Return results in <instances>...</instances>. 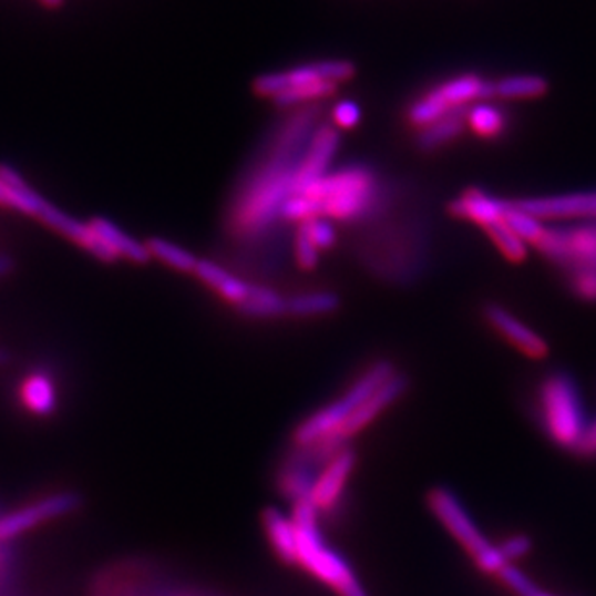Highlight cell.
<instances>
[{
    "mask_svg": "<svg viewBox=\"0 0 596 596\" xmlns=\"http://www.w3.org/2000/svg\"><path fill=\"white\" fill-rule=\"evenodd\" d=\"M319 106L299 109L276 132L269 157L247 176L232 207V230L242 238H255L273 226L280 218L284 203L296 194V172L319 127Z\"/></svg>",
    "mask_w": 596,
    "mask_h": 596,
    "instance_id": "obj_1",
    "label": "cell"
},
{
    "mask_svg": "<svg viewBox=\"0 0 596 596\" xmlns=\"http://www.w3.org/2000/svg\"><path fill=\"white\" fill-rule=\"evenodd\" d=\"M317 205L319 217L342 223H359L382 215L390 192L379 174L366 164H350L301 189Z\"/></svg>",
    "mask_w": 596,
    "mask_h": 596,
    "instance_id": "obj_2",
    "label": "cell"
},
{
    "mask_svg": "<svg viewBox=\"0 0 596 596\" xmlns=\"http://www.w3.org/2000/svg\"><path fill=\"white\" fill-rule=\"evenodd\" d=\"M291 522L298 533V566L340 596H369L350 564L325 543L319 530V510L314 500L294 502Z\"/></svg>",
    "mask_w": 596,
    "mask_h": 596,
    "instance_id": "obj_3",
    "label": "cell"
},
{
    "mask_svg": "<svg viewBox=\"0 0 596 596\" xmlns=\"http://www.w3.org/2000/svg\"><path fill=\"white\" fill-rule=\"evenodd\" d=\"M538 419L556 446L577 452L593 421L587 418L582 390L566 371L544 377L538 388Z\"/></svg>",
    "mask_w": 596,
    "mask_h": 596,
    "instance_id": "obj_4",
    "label": "cell"
},
{
    "mask_svg": "<svg viewBox=\"0 0 596 596\" xmlns=\"http://www.w3.org/2000/svg\"><path fill=\"white\" fill-rule=\"evenodd\" d=\"M395 373L398 371L392 361L388 359L374 361L373 366L369 367L336 402L328 403L321 410L315 411L314 415H309L304 423H299L298 429L291 434L294 448L311 446L325 436L335 434L351 418V413Z\"/></svg>",
    "mask_w": 596,
    "mask_h": 596,
    "instance_id": "obj_5",
    "label": "cell"
},
{
    "mask_svg": "<svg viewBox=\"0 0 596 596\" xmlns=\"http://www.w3.org/2000/svg\"><path fill=\"white\" fill-rule=\"evenodd\" d=\"M431 512L436 515L452 537L467 551L475 566L486 575H499L502 567L507 566L506 559L500 554L496 544L489 543L485 533L479 530L477 523L465 510L462 500L448 486H434L427 496Z\"/></svg>",
    "mask_w": 596,
    "mask_h": 596,
    "instance_id": "obj_6",
    "label": "cell"
},
{
    "mask_svg": "<svg viewBox=\"0 0 596 596\" xmlns=\"http://www.w3.org/2000/svg\"><path fill=\"white\" fill-rule=\"evenodd\" d=\"M485 99H492V80L473 72L452 75L413 99L405 109V120L418 132L446 114L467 111Z\"/></svg>",
    "mask_w": 596,
    "mask_h": 596,
    "instance_id": "obj_7",
    "label": "cell"
},
{
    "mask_svg": "<svg viewBox=\"0 0 596 596\" xmlns=\"http://www.w3.org/2000/svg\"><path fill=\"white\" fill-rule=\"evenodd\" d=\"M538 251L562 269H596V223L548 226Z\"/></svg>",
    "mask_w": 596,
    "mask_h": 596,
    "instance_id": "obj_8",
    "label": "cell"
},
{
    "mask_svg": "<svg viewBox=\"0 0 596 596\" xmlns=\"http://www.w3.org/2000/svg\"><path fill=\"white\" fill-rule=\"evenodd\" d=\"M356 75V66L350 60L332 59L319 60L304 66L290 68L284 72L259 75L254 83V90L261 97L275 99L282 91L298 85H314V83H332L340 85L350 82Z\"/></svg>",
    "mask_w": 596,
    "mask_h": 596,
    "instance_id": "obj_9",
    "label": "cell"
},
{
    "mask_svg": "<svg viewBox=\"0 0 596 596\" xmlns=\"http://www.w3.org/2000/svg\"><path fill=\"white\" fill-rule=\"evenodd\" d=\"M20 213L31 215V217H38L47 226H51V228L60 232V234H64L72 242H78V246H82L85 251L95 255L99 261L114 263L119 259V255L114 254L111 247L106 246L105 242L99 238L90 224L70 217L68 213L60 210L59 207H54L53 203L47 202L45 197H41L31 187L23 194L22 209H20Z\"/></svg>",
    "mask_w": 596,
    "mask_h": 596,
    "instance_id": "obj_10",
    "label": "cell"
},
{
    "mask_svg": "<svg viewBox=\"0 0 596 596\" xmlns=\"http://www.w3.org/2000/svg\"><path fill=\"white\" fill-rule=\"evenodd\" d=\"M82 504V500L74 492H59L45 499L35 500L28 506L14 510L0 517V543L18 538L28 531L35 530L41 523L53 522L59 517L72 514Z\"/></svg>",
    "mask_w": 596,
    "mask_h": 596,
    "instance_id": "obj_11",
    "label": "cell"
},
{
    "mask_svg": "<svg viewBox=\"0 0 596 596\" xmlns=\"http://www.w3.org/2000/svg\"><path fill=\"white\" fill-rule=\"evenodd\" d=\"M517 207L531 213L533 217L548 220H569V223H596V189L567 192V194L535 195L514 199Z\"/></svg>",
    "mask_w": 596,
    "mask_h": 596,
    "instance_id": "obj_12",
    "label": "cell"
},
{
    "mask_svg": "<svg viewBox=\"0 0 596 596\" xmlns=\"http://www.w3.org/2000/svg\"><path fill=\"white\" fill-rule=\"evenodd\" d=\"M410 390V379L402 373H395L390 377V379L382 384V387L374 392L369 400L361 403L358 410L351 413V418L343 423L335 434V439L340 440L342 444H348L350 446V440L353 436H358L361 431H366L367 427L373 423L374 419L382 415L384 411L392 405V403L398 402L405 392ZM327 439V436H325Z\"/></svg>",
    "mask_w": 596,
    "mask_h": 596,
    "instance_id": "obj_13",
    "label": "cell"
},
{
    "mask_svg": "<svg viewBox=\"0 0 596 596\" xmlns=\"http://www.w3.org/2000/svg\"><path fill=\"white\" fill-rule=\"evenodd\" d=\"M483 317L504 340L522 351L523 356L531 359H544L551 351V346L543 336L537 335L533 328L512 314L507 307L496 301H489L483 307Z\"/></svg>",
    "mask_w": 596,
    "mask_h": 596,
    "instance_id": "obj_14",
    "label": "cell"
},
{
    "mask_svg": "<svg viewBox=\"0 0 596 596\" xmlns=\"http://www.w3.org/2000/svg\"><path fill=\"white\" fill-rule=\"evenodd\" d=\"M340 150V134L332 124H321L315 130L311 142L307 145L304 157L296 172V194L327 176L335 163L336 153Z\"/></svg>",
    "mask_w": 596,
    "mask_h": 596,
    "instance_id": "obj_15",
    "label": "cell"
},
{
    "mask_svg": "<svg viewBox=\"0 0 596 596\" xmlns=\"http://www.w3.org/2000/svg\"><path fill=\"white\" fill-rule=\"evenodd\" d=\"M356 462H358V455L348 446L321 471L311 492V500L319 510V514H330L338 507L351 473L356 470Z\"/></svg>",
    "mask_w": 596,
    "mask_h": 596,
    "instance_id": "obj_16",
    "label": "cell"
},
{
    "mask_svg": "<svg viewBox=\"0 0 596 596\" xmlns=\"http://www.w3.org/2000/svg\"><path fill=\"white\" fill-rule=\"evenodd\" d=\"M507 207L510 199H502L481 187H470L455 195L450 203V213L455 218H462L465 223L475 224L481 230H485L486 226L506 218Z\"/></svg>",
    "mask_w": 596,
    "mask_h": 596,
    "instance_id": "obj_17",
    "label": "cell"
},
{
    "mask_svg": "<svg viewBox=\"0 0 596 596\" xmlns=\"http://www.w3.org/2000/svg\"><path fill=\"white\" fill-rule=\"evenodd\" d=\"M263 530L276 558L286 566H298V533L291 517L275 507H267L263 512Z\"/></svg>",
    "mask_w": 596,
    "mask_h": 596,
    "instance_id": "obj_18",
    "label": "cell"
},
{
    "mask_svg": "<svg viewBox=\"0 0 596 596\" xmlns=\"http://www.w3.org/2000/svg\"><path fill=\"white\" fill-rule=\"evenodd\" d=\"M23 410L33 418H49L59 408V390L51 374L43 371L28 374L18 390Z\"/></svg>",
    "mask_w": 596,
    "mask_h": 596,
    "instance_id": "obj_19",
    "label": "cell"
},
{
    "mask_svg": "<svg viewBox=\"0 0 596 596\" xmlns=\"http://www.w3.org/2000/svg\"><path fill=\"white\" fill-rule=\"evenodd\" d=\"M195 275L199 276L203 282L210 286L213 290L218 291L226 301H230L232 306H236V309L242 304H246V299L254 290V284L242 280L209 259H199Z\"/></svg>",
    "mask_w": 596,
    "mask_h": 596,
    "instance_id": "obj_20",
    "label": "cell"
},
{
    "mask_svg": "<svg viewBox=\"0 0 596 596\" xmlns=\"http://www.w3.org/2000/svg\"><path fill=\"white\" fill-rule=\"evenodd\" d=\"M465 111L452 112L429 126L421 127L415 134V147L421 153H436L458 142L465 132Z\"/></svg>",
    "mask_w": 596,
    "mask_h": 596,
    "instance_id": "obj_21",
    "label": "cell"
},
{
    "mask_svg": "<svg viewBox=\"0 0 596 596\" xmlns=\"http://www.w3.org/2000/svg\"><path fill=\"white\" fill-rule=\"evenodd\" d=\"M465 124L477 137L492 142V140H500L507 134L510 116H507L506 109L500 103L492 101V99H485L465 111Z\"/></svg>",
    "mask_w": 596,
    "mask_h": 596,
    "instance_id": "obj_22",
    "label": "cell"
},
{
    "mask_svg": "<svg viewBox=\"0 0 596 596\" xmlns=\"http://www.w3.org/2000/svg\"><path fill=\"white\" fill-rule=\"evenodd\" d=\"M548 90V80L538 74H510L492 80V99L499 101H533L544 97Z\"/></svg>",
    "mask_w": 596,
    "mask_h": 596,
    "instance_id": "obj_23",
    "label": "cell"
},
{
    "mask_svg": "<svg viewBox=\"0 0 596 596\" xmlns=\"http://www.w3.org/2000/svg\"><path fill=\"white\" fill-rule=\"evenodd\" d=\"M90 226L119 257H126L127 261L137 263V265H145L150 261L151 254L147 246L132 238L126 232L120 230L119 226L111 220L101 217L93 218Z\"/></svg>",
    "mask_w": 596,
    "mask_h": 596,
    "instance_id": "obj_24",
    "label": "cell"
},
{
    "mask_svg": "<svg viewBox=\"0 0 596 596\" xmlns=\"http://www.w3.org/2000/svg\"><path fill=\"white\" fill-rule=\"evenodd\" d=\"M238 311L249 319H276L288 315V299L282 298L278 291L254 284V290L246 304L238 307Z\"/></svg>",
    "mask_w": 596,
    "mask_h": 596,
    "instance_id": "obj_25",
    "label": "cell"
},
{
    "mask_svg": "<svg viewBox=\"0 0 596 596\" xmlns=\"http://www.w3.org/2000/svg\"><path fill=\"white\" fill-rule=\"evenodd\" d=\"M340 309V298L335 291H307L288 298V315L294 317H327Z\"/></svg>",
    "mask_w": 596,
    "mask_h": 596,
    "instance_id": "obj_26",
    "label": "cell"
},
{
    "mask_svg": "<svg viewBox=\"0 0 596 596\" xmlns=\"http://www.w3.org/2000/svg\"><path fill=\"white\" fill-rule=\"evenodd\" d=\"M504 220L523 242L530 244V247L541 246V242H543L546 232H548V226H551V224L544 223L541 218L533 217L531 213L523 210L522 207H517L514 199H510V207H507Z\"/></svg>",
    "mask_w": 596,
    "mask_h": 596,
    "instance_id": "obj_27",
    "label": "cell"
},
{
    "mask_svg": "<svg viewBox=\"0 0 596 596\" xmlns=\"http://www.w3.org/2000/svg\"><path fill=\"white\" fill-rule=\"evenodd\" d=\"M483 232H485L489 239L494 244V247L499 249L500 254L504 255V259H507V261L523 263L527 259L530 244L523 242V239L507 226L506 220L491 224V226H486Z\"/></svg>",
    "mask_w": 596,
    "mask_h": 596,
    "instance_id": "obj_28",
    "label": "cell"
},
{
    "mask_svg": "<svg viewBox=\"0 0 596 596\" xmlns=\"http://www.w3.org/2000/svg\"><path fill=\"white\" fill-rule=\"evenodd\" d=\"M145 246L150 249L151 257H155L164 265H168L172 269L182 270V273H195L199 259L192 251H187L184 247H179L174 242L163 238H151L145 242Z\"/></svg>",
    "mask_w": 596,
    "mask_h": 596,
    "instance_id": "obj_29",
    "label": "cell"
},
{
    "mask_svg": "<svg viewBox=\"0 0 596 596\" xmlns=\"http://www.w3.org/2000/svg\"><path fill=\"white\" fill-rule=\"evenodd\" d=\"M338 85L332 83H314V85H298V88H290V90L282 91L280 95H276L273 101L275 105L280 109H291V106H304L315 101H321V99L330 97L335 95Z\"/></svg>",
    "mask_w": 596,
    "mask_h": 596,
    "instance_id": "obj_30",
    "label": "cell"
},
{
    "mask_svg": "<svg viewBox=\"0 0 596 596\" xmlns=\"http://www.w3.org/2000/svg\"><path fill=\"white\" fill-rule=\"evenodd\" d=\"M567 288L575 298L596 304V269H569Z\"/></svg>",
    "mask_w": 596,
    "mask_h": 596,
    "instance_id": "obj_31",
    "label": "cell"
},
{
    "mask_svg": "<svg viewBox=\"0 0 596 596\" xmlns=\"http://www.w3.org/2000/svg\"><path fill=\"white\" fill-rule=\"evenodd\" d=\"M301 228L307 232V236L314 239L315 246L319 247L321 251L330 249L335 246L336 239H338V232H336L335 224L327 217H317L301 223Z\"/></svg>",
    "mask_w": 596,
    "mask_h": 596,
    "instance_id": "obj_32",
    "label": "cell"
},
{
    "mask_svg": "<svg viewBox=\"0 0 596 596\" xmlns=\"http://www.w3.org/2000/svg\"><path fill=\"white\" fill-rule=\"evenodd\" d=\"M499 577L514 595L537 596L541 593L535 582L523 574L522 569H517L514 564H507L506 567H502Z\"/></svg>",
    "mask_w": 596,
    "mask_h": 596,
    "instance_id": "obj_33",
    "label": "cell"
},
{
    "mask_svg": "<svg viewBox=\"0 0 596 596\" xmlns=\"http://www.w3.org/2000/svg\"><path fill=\"white\" fill-rule=\"evenodd\" d=\"M363 120V111L358 101L353 99H343L340 103H336L332 109V126L340 127V130H353L358 127Z\"/></svg>",
    "mask_w": 596,
    "mask_h": 596,
    "instance_id": "obj_34",
    "label": "cell"
},
{
    "mask_svg": "<svg viewBox=\"0 0 596 596\" xmlns=\"http://www.w3.org/2000/svg\"><path fill=\"white\" fill-rule=\"evenodd\" d=\"M296 259L299 267L306 270L315 269L321 259V249L315 246L314 239L307 236V232L301 226L296 234Z\"/></svg>",
    "mask_w": 596,
    "mask_h": 596,
    "instance_id": "obj_35",
    "label": "cell"
},
{
    "mask_svg": "<svg viewBox=\"0 0 596 596\" xmlns=\"http://www.w3.org/2000/svg\"><path fill=\"white\" fill-rule=\"evenodd\" d=\"M496 546H499L500 554L504 556L507 564H512L515 559L531 554V551H533V538L530 535H525V533H517V535L507 537L506 541H502Z\"/></svg>",
    "mask_w": 596,
    "mask_h": 596,
    "instance_id": "obj_36",
    "label": "cell"
},
{
    "mask_svg": "<svg viewBox=\"0 0 596 596\" xmlns=\"http://www.w3.org/2000/svg\"><path fill=\"white\" fill-rule=\"evenodd\" d=\"M575 454L582 458H596V419L590 423L589 433L585 434L582 446L577 448Z\"/></svg>",
    "mask_w": 596,
    "mask_h": 596,
    "instance_id": "obj_37",
    "label": "cell"
},
{
    "mask_svg": "<svg viewBox=\"0 0 596 596\" xmlns=\"http://www.w3.org/2000/svg\"><path fill=\"white\" fill-rule=\"evenodd\" d=\"M14 270V261H12V257H8V255H0V278L2 276L10 275Z\"/></svg>",
    "mask_w": 596,
    "mask_h": 596,
    "instance_id": "obj_38",
    "label": "cell"
},
{
    "mask_svg": "<svg viewBox=\"0 0 596 596\" xmlns=\"http://www.w3.org/2000/svg\"><path fill=\"white\" fill-rule=\"evenodd\" d=\"M41 2L49 8L60 7L62 4V0H41Z\"/></svg>",
    "mask_w": 596,
    "mask_h": 596,
    "instance_id": "obj_39",
    "label": "cell"
},
{
    "mask_svg": "<svg viewBox=\"0 0 596 596\" xmlns=\"http://www.w3.org/2000/svg\"><path fill=\"white\" fill-rule=\"evenodd\" d=\"M8 361V353L4 350H0V366H4Z\"/></svg>",
    "mask_w": 596,
    "mask_h": 596,
    "instance_id": "obj_40",
    "label": "cell"
},
{
    "mask_svg": "<svg viewBox=\"0 0 596 596\" xmlns=\"http://www.w3.org/2000/svg\"><path fill=\"white\" fill-rule=\"evenodd\" d=\"M537 596H552V595H548V593H544V590H541V593H538Z\"/></svg>",
    "mask_w": 596,
    "mask_h": 596,
    "instance_id": "obj_41",
    "label": "cell"
}]
</instances>
